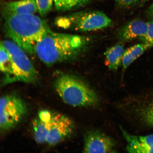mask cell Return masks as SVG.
<instances>
[{
	"label": "cell",
	"instance_id": "1",
	"mask_svg": "<svg viewBox=\"0 0 153 153\" xmlns=\"http://www.w3.org/2000/svg\"><path fill=\"white\" fill-rule=\"evenodd\" d=\"M91 38L50 30L38 43L36 54L46 65L74 60L91 45Z\"/></svg>",
	"mask_w": 153,
	"mask_h": 153
},
{
	"label": "cell",
	"instance_id": "2",
	"mask_svg": "<svg viewBox=\"0 0 153 153\" xmlns=\"http://www.w3.org/2000/svg\"><path fill=\"white\" fill-rule=\"evenodd\" d=\"M2 14L6 37L27 54H36L37 44L51 30L46 21L34 14Z\"/></svg>",
	"mask_w": 153,
	"mask_h": 153
},
{
	"label": "cell",
	"instance_id": "3",
	"mask_svg": "<svg viewBox=\"0 0 153 153\" xmlns=\"http://www.w3.org/2000/svg\"><path fill=\"white\" fill-rule=\"evenodd\" d=\"M54 87L60 98L70 106H92L98 102L95 92L82 80L71 74L59 76L55 82Z\"/></svg>",
	"mask_w": 153,
	"mask_h": 153
},
{
	"label": "cell",
	"instance_id": "4",
	"mask_svg": "<svg viewBox=\"0 0 153 153\" xmlns=\"http://www.w3.org/2000/svg\"><path fill=\"white\" fill-rule=\"evenodd\" d=\"M1 43L8 53L12 65L10 74L2 79L1 86L17 82L28 83L37 82L38 73L26 52L10 40H4Z\"/></svg>",
	"mask_w": 153,
	"mask_h": 153
},
{
	"label": "cell",
	"instance_id": "5",
	"mask_svg": "<svg viewBox=\"0 0 153 153\" xmlns=\"http://www.w3.org/2000/svg\"><path fill=\"white\" fill-rule=\"evenodd\" d=\"M112 22L109 17L99 11L76 13L59 17L55 21L59 27L82 32L102 30L111 26Z\"/></svg>",
	"mask_w": 153,
	"mask_h": 153
},
{
	"label": "cell",
	"instance_id": "6",
	"mask_svg": "<svg viewBox=\"0 0 153 153\" xmlns=\"http://www.w3.org/2000/svg\"><path fill=\"white\" fill-rule=\"evenodd\" d=\"M0 128L6 131L13 128L22 121L27 112L25 103L18 95L9 94L0 100Z\"/></svg>",
	"mask_w": 153,
	"mask_h": 153
},
{
	"label": "cell",
	"instance_id": "7",
	"mask_svg": "<svg viewBox=\"0 0 153 153\" xmlns=\"http://www.w3.org/2000/svg\"><path fill=\"white\" fill-rule=\"evenodd\" d=\"M45 122L47 129L46 143L49 145L62 142L70 137L74 131L73 121L65 115L53 112L51 119Z\"/></svg>",
	"mask_w": 153,
	"mask_h": 153
},
{
	"label": "cell",
	"instance_id": "8",
	"mask_svg": "<svg viewBox=\"0 0 153 153\" xmlns=\"http://www.w3.org/2000/svg\"><path fill=\"white\" fill-rule=\"evenodd\" d=\"M114 147L113 140L100 131H91L88 132L85 136L84 152H112Z\"/></svg>",
	"mask_w": 153,
	"mask_h": 153
},
{
	"label": "cell",
	"instance_id": "9",
	"mask_svg": "<svg viewBox=\"0 0 153 153\" xmlns=\"http://www.w3.org/2000/svg\"><path fill=\"white\" fill-rule=\"evenodd\" d=\"M147 28V22L139 19H134L118 29L116 37L119 42L124 43L140 39L146 34Z\"/></svg>",
	"mask_w": 153,
	"mask_h": 153
},
{
	"label": "cell",
	"instance_id": "10",
	"mask_svg": "<svg viewBox=\"0 0 153 153\" xmlns=\"http://www.w3.org/2000/svg\"><path fill=\"white\" fill-rule=\"evenodd\" d=\"M127 143L126 149L130 153H153V134L138 136L128 133L121 129Z\"/></svg>",
	"mask_w": 153,
	"mask_h": 153
},
{
	"label": "cell",
	"instance_id": "11",
	"mask_svg": "<svg viewBox=\"0 0 153 153\" xmlns=\"http://www.w3.org/2000/svg\"><path fill=\"white\" fill-rule=\"evenodd\" d=\"M38 11L35 0H20L5 3L3 6L2 14H34Z\"/></svg>",
	"mask_w": 153,
	"mask_h": 153
},
{
	"label": "cell",
	"instance_id": "12",
	"mask_svg": "<svg viewBox=\"0 0 153 153\" xmlns=\"http://www.w3.org/2000/svg\"><path fill=\"white\" fill-rule=\"evenodd\" d=\"M125 50L124 43L119 42L107 49L104 53L105 64L112 71H116L122 64Z\"/></svg>",
	"mask_w": 153,
	"mask_h": 153
},
{
	"label": "cell",
	"instance_id": "13",
	"mask_svg": "<svg viewBox=\"0 0 153 153\" xmlns=\"http://www.w3.org/2000/svg\"><path fill=\"white\" fill-rule=\"evenodd\" d=\"M152 47L148 44H137L125 50L122 61V70L125 71L132 63L141 56L147 50Z\"/></svg>",
	"mask_w": 153,
	"mask_h": 153
},
{
	"label": "cell",
	"instance_id": "14",
	"mask_svg": "<svg viewBox=\"0 0 153 153\" xmlns=\"http://www.w3.org/2000/svg\"><path fill=\"white\" fill-rule=\"evenodd\" d=\"M34 139L37 143L42 144L46 143L47 129L45 122L37 117L32 122Z\"/></svg>",
	"mask_w": 153,
	"mask_h": 153
},
{
	"label": "cell",
	"instance_id": "15",
	"mask_svg": "<svg viewBox=\"0 0 153 153\" xmlns=\"http://www.w3.org/2000/svg\"><path fill=\"white\" fill-rule=\"evenodd\" d=\"M11 61L7 51L1 43L0 46V69L3 74V79L10 74L11 69Z\"/></svg>",
	"mask_w": 153,
	"mask_h": 153
},
{
	"label": "cell",
	"instance_id": "16",
	"mask_svg": "<svg viewBox=\"0 0 153 153\" xmlns=\"http://www.w3.org/2000/svg\"><path fill=\"white\" fill-rule=\"evenodd\" d=\"M38 12L42 17H45L51 12L52 9L54 1L53 0H35Z\"/></svg>",
	"mask_w": 153,
	"mask_h": 153
},
{
	"label": "cell",
	"instance_id": "17",
	"mask_svg": "<svg viewBox=\"0 0 153 153\" xmlns=\"http://www.w3.org/2000/svg\"><path fill=\"white\" fill-rule=\"evenodd\" d=\"M140 114L143 121L153 127V103L143 108Z\"/></svg>",
	"mask_w": 153,
	"mask_h": 153
},
{
	"label": "cell",
	"instance_id": "18",
	"mask_svg": "<svg viewBox=\"0 0 153 153\" xmlns=\"http://www.w3.org/2000/svg\"><path fill=\"white\" fill-rule=\"evenodd\" d=\"M147 28L146 34L140 39L142 42L149 44L153 47V21L147 22Z\"/></svg>",
	"mask_w": 153,
	"mask_h": 153
},
{
	"label": "cell",
	"instance_id": "19",
	"mask_svg": "<svg viewBox=\"0 0 153 153\" xmlns=\"http://www.w3.org/2000/svg\"><path fill=\"white\" fill-rule=\"evenodd\" d=\"M55 8L57 11H64L69 10L68 0H53Z\"/></svg>",
	"mask_w": 153,
	"mask_h": 153
},
{
	"label": "cell",
	"instance_id": "20",
	"mask_svg": "<svg viewBox=\"0 0 153 153\" xmlns=\"http://www.w3.org/2000/svg\"><path fill=\"white\" fill-rule=\"evenodd\" d=\"M89 0H68L69 10L87 4Z\"/></svg>",
	"mask_w": 153,
	"mask_h": 153
},
{
	"label": "cell",
	"instance_id": "21",
	"mask_svg": "<svg viewBox=\"0 0 153 153\" xmlns=\"http://www.w3.org/2000/svg\"><path fill=\"white\" fill-rule=\"evenodd\" d=\"M139 0H116L117 4L122 8H128L136 4Z\"/></svg>",
	"mask_w": 153,
	"mask_h": 153
},
{
	"label": "cell",
	"instance_id": "22",
	"mask_svg": "<svg viewBox=\"0 0 153 153\" xmlns=\"http://www.w3.org/2000/svg\"><path fill=\"white\" fill-rule=\"evenodd\" d=\"M147 14L150 20L153 21V2L149 7L147 11Z\"/></svg>",
	"mask_w": 153,
	"mask_h": 153
},
{
	"label": "cell",
	"instance_id": "23",
	"mask_svg": "<svg viewBox=\"0 0 153 153\" xmlns=\"http://www.w3.org/2000/svg\"><path fill=\"white\" fill-rule=\"evenodd\" d=\"M149 1V0H142L143 3H145L147 1Z\"/></svg>",
	"mask_w": 153,
	"mask_h": 153
}]
</instances>
